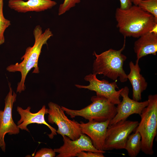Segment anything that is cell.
I'll return each instance as SVG.
<instances>
[{"label":"cell","mask_w":157,"mask_h":157,"mask_svg":"<svg viewBox=\"0 0 157 157\" xmlns=\"http://www.w3.org/2000/svg\"><path fill=\"white\" fill-rule=\"evenodd\" d=\"M115 16L117 27L126 37L138 38L157 26V19L136 5L125 10L117 8Z\"/></svg>","instance_id":"6da1fadb"},{"label":"cell","mask_w":157,"mask_h":157,"mask_svg":"<svg viewBox=\"0 0 157 157\" xmlns=\"http://www.w3.org/2000/svg\"><path fill=\"white\" fill-rule=\"evenodd\" d=\"M33 34L35 39L34 45L32 47H29L26 49L24 54L21 59L22 61L20 63L10 65L6 68V70L9 72H20L21 79L17 84L16 90V92L19 93L25 89V81L30 71L34 68L33 73H39L38 61L42 47L53 36L50 28H47L43 32L42 27L39 25L36 26L34 28Z\"/></svg>","instance_id":"7a4b0ae2"},{"label":"cell","mask_w":157,"mask_h":157,"mask_svg":"<svg viewBox=\"0 0 157 157\" xmlns=\"http://www.w3.org/2000/svg\"><path fill=\"white\" fill-rule=\"evenodd\" d=\"M124 38L123 47L119 50L110 49L99 54L94 52L96 58L93 64V74H103L114 81L119 78L122 83L127 81V74L123 68L127 57L122 53L125 47L126 37Z\"/></svg>","instance_id":"3957f363"},{"label":"cell","mask_w":157,"mask_h":157,"mask_svg":"<svg viewBox=\"0 0 157 157\" xmlns=\"http://www.w3.org/2000/svg\"><path fill=\"white\" fill-rule=\"evenodd\" d=\"M148 104L142 112L141 119L136 129L141 136V150L146 155H151L154 139L157 131V95L150 94Z\"/></svg>","instance_id":"277c9868"},{"label":"cell","mask_w":157,"mask_h":157,"mask_svg":"<svg viewBox=\"0 0 157 157\" xmlns=\"http://www.w3.org/2000/svg\"><path fill=\"white\" fill-rule=\"evenodd\" d=\"M92 103L78 110L68 108L61 106V108L71 118L80 116L89 121L101 122L111 120L117 113L116 107L108 99L98 95L92 97Z\"/></svg>","instance_id":"5b68a950"},{"label":"cell","mask_w":157,"mask_h":157,"mask_svg":"<svg viewBox=\"0 0 157 157\" xmlns=\"http://www.w3.org/2000/svg\"><path fill=\"white\" fill-rule=\"evenodd\" d=\"M137 121L123 120L108 125L106 132L104 150L124 149L128 137L136 129Z\"/></svg>","instance_id":"8992f818"},{"label":"cell","mask_w":157,"mask_h":157,"mask_svg":"<svg viewBox=\"0 0 157 157\" xmlns=\"http://www.w3.org/2000/svg\"><path fill=\"white\" fill-rule=\"evenodd\" d=\"M48 120L49 123H55L58 127L57 133L62 136L65 135L72 140L78 138L82 133L78 123L68 119L64 111L58 104L52 102L48 104Z\"/></svg>","instance_id":"52a82bcc"},{"label":"cell","mask_w":157,"mask_h":157,"mask_svg":"<svg viewBox=\"0 0 157 157\" xmlns=\"http://www.w3.org/2000/svg\"><path fill=\"white\" fill-rule=\"evenodd\" d=\"M9 91L5 100L3 110H0V148L3 152L6 151L4 137L6 134L16 135L19 133L20 129L14 122L12 116L14 103L16 101L17 94L9 84Z\"/></svg>","instance_id":"ba28073f"},{"label":"cell","mask_w":157,"mask_h":157,"mask_svg":"<svg viewBox=\"0 0 157 157\" xmlns=\"http://www.w3.org/2000/svg\"><path fill=\"white\" fill-rule=\"evenodd\" d=\"M96 75L90 74L86 76L84 80L89 83L87 85L76 84L75 86L79 88H84L96 92L97 95L104 97L115 105H118L121 102L119 97L122 88L117 91L118 87L116 81L109 83L107 80L98 79Z\"/></svg>","instance_id":"9c48e42d"},{"label":"cell","mask_w":157,"mask_h":157,"mask_svg":"<svg viewBox=\"0 0 157 157\" xmlns=\"http://www.w3.org/2000/svg\"><path fill=\"white\" fill-rule=\"evenodd\" d=\"M64 143L60 148L53 149L56 153H58L56 157H72L81 151H91L101 152L104 154L105 151H101L97 149L93 145L89 137L82 133L78 139L72 140L68 137L62 136Z\"/></svg>","instance_id":"30bf717a"},{"label":"cell","mask_w":157,"mask_h":157,"mask_svg":"<svg viewBox=\"0 0 157 157\" xmlns=\"http://www.w3.org/2000/svg\"><path fill=\"white\" fill-rule=\"evenodd\" d=\"M129 89L127 86L122 88L120 93V96L122 98V101L117 105V113L110 121L109 125L126 120L130 115L133 114L140 115L144 108L147 106V100L143 102L135 101L129 97Z\"/></svg>","instance_id":"8fae6325"},{"label":"cell","mask_w":157,"mask_h":157,"mask_svg":"<svg viewBox=\"0 0 157 157\" xmlns=\"http://www.w3.org/2000/svg\"><path fill=\"white\" fill-rule=\"evenodd\" d=\"M31 109L30 106L28 107L25 109L17 106V110L20 116V119L17 123L18 127L22 130L29 132V131L27 128L29 124L34 123L44 124L50 130L51 133L48 135L50 138L53 139L54 136L57 135L56 130L49 125L45 120L44 115L47 114V110L45 105H43L42 108L36 113H31L30 111Z\"/></svg>","instance_id":"7c38bea8"},{"label":"cell","mask_w":157,"mask_h":157,"mask_svg":"<svg viewBox=\"0 0 157 157\" xmlns=\"http://www.w3.org/2000/svg\"><path fill=\"white\" fill-rule=\"evenodd\" d=\"M110 120L97 122L89 121L78 123L81 133L89 137L93 146L97 149L103 151L107 129Z\"/></svg>","instance_id":"4fadbf2b"},{"label":"cell","mask_w":157,"mask_h":157,"mask_svg":"<svg viewBox=\"0 0 157 157\" xmlns=\"http://www.w3.org/2000/svg\"><path fill=\"white\" fill-rule=\"evenodd\" d=\"M57 4L53 0H9L8 6L18 13L40 12L51 8Z\"/></svg>","instance_id":"5bb4252c"},{"label":"cell","mask_w":157,"mask_h":157,"mask_svg":"<svg viewBox=\"0 0 157 157\" xmlns=\"http://www.w3.org/2000/svg\"><path fill=\"white\" fill-rule=\"evenodd\" d=\"M134 42L133 49L137 60L149 54L156 55L157 52V34L148 32L140 36Z\"/></svg>","instance_id":"9a60e30c"},{"label":"cell","mask_w":157,"mask_h":157,"mask_svg":"<svg viewBox=\"0 0 157 157\" xmlns=\"http://www.w3.org/2000/svg\"><path fill=\"white\" fill-rule=\"evenodd\" d=\"M139 61L136 60L135 64L132 61L129 62L130 72L127 75V78L132 87V99L137 101L141 100L142 93L147 89L148 85L145 78L140 73Z\"/></svg>","instance_id":"2e32d148"},{"label":"cell","mask_w":157,"mask_h":157,"mask_svg":"<svg viewBox=\"0 0 157 157\" xmlns=\"http://www.w3.org/2000/svg\"><path fill=\"white\" fill-rule=\"evenodd\" d=\"M141 136L138 132L130 135L127 138L125 149L131 157H136L141 150Z\"/></svg>","instance_id":"e0dca14e"},{"label":"cell","mask_w":157,"mask_h":157,"mask_svg":"<svg viewBox=\"0 0 157 157\" xmlns=\"http://www.w3.org/2000/svg\"><path fill=\"white\" fill-rule=\"evenodd\" d=\"M137 6L157 19V0H141Z\"/></svg>","instance_id":"ac0fdd59"},{"label":"cell","mask_w":157,"mask_h":157,"mask_svg":"<svg viewBox=\"0 0 157 157\" xmlns=\"http://www.w3.org/2000/svg\"><path fill=\"white\" fill-rule=\"evenodd\" d=\"M3 0H0V45L5 42L4 32L11 25L10 21L6 19L3 13Z\"/></svg>","instance_id":"d6986e66"},{"label":"cell","mask_w":157,"mask_h":157,"mask_svg":"<svg viewBox=\"0 0 157 157\" xmlns=\"http://www.w3.org/2000/svg\"><path fill=\"white\" fill-rule=\"evenodd\" d=\"M81 0H64L59 7L58 15H60L68 11L71 8L79 3Z\"/></svg>","instance_id":"ffe728a7"},{"label":"cell","mask_w":157,"mask_h":157,"mask_svg":"<svg viewBox=\"0 0 157 157\" xmlns=\"http://www.w3.org/2000/svg\"><path fill=\"white\" fill-rule=\"evenodd\" d=\"M56 152L51 148H44L39 150L34 156V157H54Z\"/></svg>","instance_id":"44dd1931"},{"label":"cell","mask_w":157,"mask_h":157,"mask_svg":"<svg viewBox=\"0 0 157 157\" xmlns=\"http://www.w3.org/2000/svg\"><path fill=\"white\" fill-rule=\"evenodd\" d=\"M104 154L101 152L81 151L78 153L76 156L78 157H104Z\"/></svg>","instance_id":"7402d4cb"},{"label":"cell","mask_w":157,"mask_h":157,"mask_svg":"<svg viewBox=\"0 0 157 157\" xmlns=\"http://www.w3.org/2000/svg\"><path fill=\"white\" fill-rule=\"evenodd\" d=\"M120 8L122 9H127L129 8L132 5L130 0H119Z\"/></svg>","instance_id":"603a6c76"},{"label":"cell","mask_w":157,"mask_h":157,"mask_svg":"<svg viewBox=\"0 0 157 157\" xmlns=\"http://www.w3.org/2000/svg\"><path fill=\"white\" fill-rule=\"evenodd\" d=\"M141 0H130L132 3H133L134 5L137 6L140 1Z\"/></svg>","instance_id":"cb8c5ba5"}]
</instances>
